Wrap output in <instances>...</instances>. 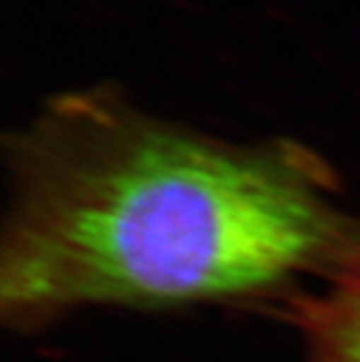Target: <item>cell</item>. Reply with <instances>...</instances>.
<instances>
[{"label": "cell", "instance_id": "6da1fadb", "mask_svg": "<svg viewBox=\"0 0 360 362\" xmlns=\"http://www.w3.org/2000/svg\"><path fill=\"white\" fill-rule=\"evenodd\" d=\"M0 320L281 311L360 248L337 168L297 138L232 141L112 87L50 98L5 141Z\"/></svg>", "mask_w": 360, "mask_h": 362}, {"label": "cell", "instance_id": "7a4b0ae2", "mask_svg": "<svg viewBox=\"0 0 360 362\" xmlns=\"http://www.w3.org/2000/svg\"><path fill=\"white\" fill-rule=\"evenodd\" d=\"M279 313L300 337L302 362H360V248Z\"/></svg>", "mask_w": 360, "mask_h": 362}]
</instances>
